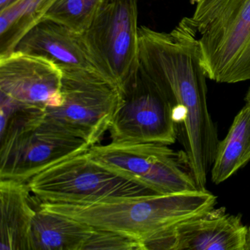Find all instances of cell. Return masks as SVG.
I'll use <instances>...</instances> for the list:
<instances>
[{
    "label": "cell",
    "instance_id": "obj_9",
    "mask_svg": "<svg viewBox=\"0 0 250 250\" xmlns=\"http://www.w3.org/2000/svg\"><path fill=\"white\" fill-rule=\"evenodd\" d=\"M90 146L43 121L0 150V180L27 183L35 175L71 156L87 153Z\"/></svg>",
    "mask_w": 250,
    "mask_h": 250
},
{
    "label": "cell",
    "instance_id": "obj_17",
    "mask_svg": "<svg viewBox=\"0 0 250 250\" xmlns=\"http://www.w3.org/2000/svg\"><path fill=\"white\" fill-rule=\"evenodd\" d=\"M104 2L105 0H58L43 20H51L77 33H84Z\"/></svg>",
    "mask_w": 250,
    "mask_h": 250
},
{
    "label": "cell",
    "instance_id": "obj_3",
    "mask_svg": "<svg viewBox=\"0 0 250 250\" xmlns=\"http://www.w3.org/2000/svg\"><path fill=\"white\" fill-rule=\"evenodd\" d=\"M191 17L181 20L194 38L210 80H250V0H191Z\"/></svg>",
    "mask_w": 250,
    "mask_h": 250
},
{
    "label": "cell",
    "instance_id": "obj_5",
    "mask_svg": "<svg viewBox=\"0 0 250 250\" xmlns=\"http://www.w3.org/2000/svg\"><path fill=\"white\" fill-rule=\"evenodd\" d=\"M62 104L48 108L44 121L84 140L99 144L109 131L124 102L121 87L103 74L85 68L60 65Z\"/></svg>",
    "mask_w": 250,
    "mask_h": 250
},
{
    "label": "cell",
    "instance_id": "obj_20",
    "mask_svg": "<svg viewBox=\"0 0 250 250\" xmlns=\"http://www.w3.org/2000/svg\"><path fill=\"white\" fill-rule=\"evenodd\" d=\"M245 250H250V227H248L247 243H246Z\"/></svg>",
    "mask_w": 250,
    "mask_h": 250
},
{
    "label": "cell",
    "instance_id": "obj_14",
    "mask_svg": "<svg viewBox=\"0 0 250 250\" xmlns=\"http://www.w3.org/2000/svg\"><path fill=\"white\" fill-rule=\"evenodd\" d=\"M93 229L69 216L36 210L30 231L31 250H83Z\"/></svg>",
    "mask_w": 250,
    "mask_h": 250
},
{
    "label": "cell",
    "instance_id": "obj_10",
    "mask_svg": "<svg viewBox=\"0 0 250 250\" xmlns=\"http://www.w3.org/2000/svg\"><path fill=\"white\" fill-rule=\"evenodd\" d=\"M248 227L241 215L225 208L210 209L159 232L145 250H245Z\"/></svg>",
    "mask_w": 250,
    "mask_h": 250
},
{
    "label": "cell",
    "instance_id": "obj_6",
    "mask_svg": "<svg viewBox=\"0 0 250 250\" xmlns=\"http://www.w3.org/2000/svg\"><path fill=\"white\" fill-rule=\"evenodd\" d=\"M87 153L97 163L156 194L202 189L194 179L186 152L175 151L167 145L112 141L91 146Z\"/></svg>",
    "mask_w": 250,
    "mask_h": 250
},
{
    "label": "cell",
    "instance_id": "obj_21",
    "mask_svg": "<svg viewBox=\"0 0 250 250\" xmlns=\"http://www.w3.org/2000/svg\"><path fill=\"white\" fill-rule=\"evenodd\" d=\"M246 103L250 104V87L249 89L248 92H247V96H246Z\"/></svg>",
    "mask_w": 250,
    "mask_h": 250
},
{
    "label": "cell",
    "instance_id": "obj_19",
    "mask_svg": "<svg viewBox=\"0 0 250 250\" xmlns=\"http://www.w3.org/2000/svg\"><path fill=\"white\" fill-rule=\"evenodd\" d=\"M17 1V0H0V10L7 8Z\"/></svg>",
    "mask_w": 250,
    "mask_h": 250
},
{
    "label": "cell",
    "instance_id": "obj_18",
    "mask_svg": "<svg viewBox=\"0 0 250 250\" xmlns=\"http://www.w3.org/2000/svg\"><path fill=\"white\" fill-rule=\"evenodd\" d=\"M85 250H144L143 243L119 232L93 229V233L83 246Z\"/></svg>",
    "mask_w": 250,
    "mask_h": 250
},
{
    "label": "cell",
    "instance_id": "obj_1",
    "mask_svg": "<svg viewBox=\"0 0 250 250\" xmlns=\"http://www.w3.org/2000/svg\"><path fill=\"white\" fill-rule=\"evenodd\" d=\"M139 68L173 97L197 185L206 189L219 140L207 103L206 75L194 38L182 23L170 33L139 27Z\"/></svg>",
    "mask_w": 250,
    "mask_h": 250
},
{
    "label": "cell",
    "instance_id": "obj_12",
    "mask_svg": "<svg viewBox=\"0 0 250 250\" xmlns=\"http://www.w3.org/2000/svg\"><path fill=\"white\" fill-rule=\"evenodd\" d=\"M16 50L45 57L59 65L85 68L105 76L84 33L51 20H43L35 25L21 39Z\"/></svg>",
    "mask_w": 250,
    "mask_h": 250
},
{
    "label": "cell",
    "instance_id": "obj_8",
    "mask_svg": "<svg viewBox=\"0 0 250 250\" xmlns=\"http://www.w3.org/2000/svg\"><path fill=\"white\" fill-rule=\"evenodd\" d=\"M137 0H105L86 42L102 71L121 90L139 69Z\"/></svg>",
    "mask_w": 250,
    "mask_h": 250
},
{
    "label": "cell",
    "instance_id": "obj_16",
    "mask_svg": "<svg viewBox=\"0 0 250 250\" xmlns=\"http://www.w3.org/2000/svg\"><path fill=\"white\" fill-rule=\"evenodd\" d=\"M58 0H17L0 10V57L16 50L23 37L43 20Z\"/></svg>",
    "mask_w": 250,
    "mask_h": 250
},
{
    "label": "cell",
    "instance_id": "obj_7",
    "mask_svg": "<svg viewBox=\"0 0 250 250\" xmlns=\"http://www.w3.org/2000/svg\"><path fill=\"white\" fill-rule=\"evenodd\" d=\"M122 91V106L109 130L112 142L175 143L179 120L172 96L140 68Z\"/></svg>",
    "mask_w": 250,
    "mask_h": 250
},
{
    "label": "cell",
    "instance_id": "obj_4",
    "mask_svg": "<svg viewBox=\"0 0 250 250\" xmlns=\"http://www.w3.org/2000/svg\"><path fill=\"white\" fill-rule=\"evenodd\" d=\"M42 202L87 205L137 199L156 194L131 178L90 159L87 153L64 159L27 181Z\"/></svg>",
    "mask_w": 250,
    "mask_h": 250
},
{
    "label": "cell",
    "instance_id": "obj_2",
    "mask_svg": "<svg viewBox=\"0 0 250 250\" xmlns=\"http://www.w3.org/2000/svg\"><path fill=\"white\" fill-rule=\"evenodd\" d=\"M216 203V196L206 188L96 204L42 202L40 208L69 216L96 229L119 232L144 246L146 241L159 232L208 211Z\"/></svg>",
    "mask_w": 250,
    "mask_h": 250
},
{
    "label": "cell",
    "instance_id": "obj_13",
    "mask_svg": "<svg viewBox=\"0 0 250 250\" xmlns=\"http://www.w3.org/2000/svg\"><path fill=\"white\" fill-rule=\"evenodd\" d=\"M27 183L0 180V250H31L30 231L36 210Z\"/></svg>",
    "mask_w": 250,
    "mask_h": 250
},
{
    "label": "cell",
    "instance_id": "obj_11",
    "mask_svg": "<svg viewBox=\"0 0 250 250\" xmlns=\"http://www.w3.org/2000/svg\"><path fill=\"white\" fill-rule=\"evenodd\" d=\"M62 71L51 60L20 50L0 57V95L46 109L62 104Z\"/></svg>",
    "mask_w": 250,
    "mask_h": 250
},
{
    "label": "cell",
    "instance_id": "obj_15",
    "mask_svg": "<svg viewBox=\"0 0 250 250\" xmlns=\"http://www.w3.org/2000/svg\"><path fill=\"white\" fill-rule=\"evenodd\" d=\"M250 161V104L234 118L223 140L219 141L211 169L212 182L221 184Z\"/></svg>",
    "mask_w": 250,
    "mask_h": 250
}]
</instances>
